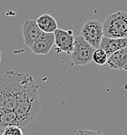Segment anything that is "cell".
<instances>
[{
	"label": "cell",
	"instance_id": "cell-1",
	"mask_svg": "<svg viewBox=\"0 0 127 135\" xmlns=\"http://www.w3.org/2000/svg\"><path fill=\"white\" fill-rule=\"evenodd\" d=\"M31 75L8 70L0 75V110L14 111L20 94L31 80Z\"/></svg>",
	"mask_w": 127,
	"mask_h": 135
},
{
	"label": "cell",
	"instance_id": "cell-2",
	"mask_svg": "<svg viewBox=\"0 0 127 135\" xmlns=\"http://www.w3.org/2000/svg\"><path fill=\"white\" fill-rule=\"evenodd\" d=\"M41 110L38 85L35 80H31L20 94L15 107V113L24 128L37 118Z\"/></svg>",
	"mask_w": 127,
	"mask_h": 135
},
{
	"label": "cell",
	"instance_id": "cell-3",
	"mask_svg": "<svg viewBox=\"0 0 127 135\" xmlns=\"http://www.w3.org/2000/svg\"><path fill=\"white\" fill-rule=\"evenodd\" d=\"M103 34L109 38H127V12L109 15L103 23Z\"/></svg>",
	"mask_w": 127,
	"mask_h": 135
},
{
	"label": "cell",
	"instance_id": "cell-4",
	"mask_svg": "<svg viewBox=\"0 0 127 135\" xmlns=\"http://www.w3.org/2000/svg\"><path fill=\"white\" fill-rule=\"evenodd\" d=\"M95 48L84 39L81 35L74 36V48L71 55V63L73 65H87L93 61Z\"/></svg>",
	"mask_w": 127,
	"mask_h": 135
},
{
	"label": "cell",
	"instance_id": "cell-5",
	"mask_svg": "<svg viewBox=\"0 0 127 135\" xmlns=\"http://www.w3.org/2000/svg\"><path fill=\"white\" fill-rule=\"evenodd\" d=\"M80 35L95 49L99 48L100 43L104 36L103 24L96 19H89L81 28Z\"/></svg>",
	"mask_w": 127,
	"mask_h": 135
},
{
	"label": "cell",
	"instance_id": "cell-6",
	"mask_svg": "<svg viewBox=\"0 0 127 135\" xmlns=\"http://www.w3.org/2000/svg\"><path fill=\"white\" fill-rule=\"evenodd\" d=\"M55 45L57 53L71 54L74 48V36L72 30H64L57 28L54 32Z\"/></svg>",
	"mask_w": 127,
	"mask_h": 135
},
{
	"label": "cell",
	"instance_id": "cell-7",
	"mask_svg": "<svg viewBox=\"0 0 127 135\" xmlns=\"http://www.w3.org/2000/svg\"><path fill=\"white\" fill-rule=\"evenodd\" d=\"M22 34L25 45L30 48L33 44L43 36L44 32L38 27L35 20L26 19L22 25Z\"/></svg>",
	"mask_w": 127,
	"mask_h": 135
},
{
	"label": "cell",
	"instance_id": "cell-8",
	"mask_svg": "<svg viewBox=\"0 0 127 135\" xmlns=\"http://www.w3.org/2000/svg\"><path fill=\"white\" fill-rule=\"evenodd\" d=\"M55 44L54 33H44L30 47L31 51L37 55H46Z\"/></svg>",
	"mask_w": 127,
	"mask_h": 135
},
{
	"label": "cell",
	"instance_id": "cell-9",
	"mask_svg": "<svg viewBox=\"0 0 127 135\" xmlns=\"http://www.w3.org/2000/svg\"><path fill=\"white\" fill-rule=\"evenodd\" d=\"M124 47H127V38H109L105 36H103L99 45V48L103 49L107 55Z\"/></svg>",
	"mask_w": 127,
	"mask_h": 135
},
{
	"label": "cell",
	"instance_id": "cell-10",
	"mask_svg": "<svg viewBox=\"0 0 127 135\" xmlns=\"http://www.w3.org/2000/svg\"><path fill=\"white\" fill-rule=\"evenodd\" d=\"M108 66L114 70H124L127 66V47L122 48L108 55Z\"/></svg>",
	"mask_w": 127,
	"mask_h": 135
},
{
	"label": "cell",
	"instance_id": "cell-11",
	"mask_svg": "<svg viewBox=\"0 0 127 135\" xmlns=\"http://www.w3.org/2000/svg\"><path fill=\"white\" fill-rule=\"evenodd\" d=\"M35 21L38 27L44 33H54L58 28L57 20L49 14L42 15Z\"/></svg>",
	"mask_w": 127,
	"mask_h": 135
},
{
	"label": "cell",
	"instance_id": "cell-12",
	"mask_svg": "<svg viewBox=\"0 0 127 135\" xmlns=\"http://www.w3.org/2000/svg\"><path fill=\"white\" fill-rule=\"evenodd\" d=\"M10 125H17L21 127L20 121L15 111L0 110V131Z\"/></svg>",
	"mask_w": 127,
	"mask_h": 135
},
{
	"label": "cell",
	"instance_id": "cell-13",
	"mask_svg": "<svg viewBox=\"0 0 127 135\" xmlns=\"http://www.w3.org/2000/svg\"><path fill=\"white\" fill-rule=\"evenodd\" d=\"M107 54L101 48L95 49L93 54V61L97 65H104L107 63Z\"/></svg>",
	"mask_w": 127,
	"mask_h": 135
},
{
	"label": "cell",
	"instance_id": "cell-14",
	"mask_svg": "<svg viewBox=\"0 0 127 135\" xmlns=\"http://www.w3.org/2000/svg\"><path fill=\"white\" fill-rule=\"evenodd\" d=\"M0 135H27L24 133L22 128L17 125H10L0 131Z\"/></svg>",
	"mask_w": 127,
	"mask_h": 135
},
{
	"label": "cell",
	"instance_id": "cell-15",
	"mask_svg": "<svg viewBox=\"0 0 127 135\" xmlns=\"http://www.w3.org/2000/svg\"><path fill=\"white\" fill-rule=\"evenodd\" d=\"M76 135H105L102 133L100 131H92L87 129H81L76 132Z\"/></svg>",
	"mask_w": 127,
	"mask_h": 135
},
{
	"label": "cell",
	"instance_id": "cell-16",
	"mask_svg": "<svg viewBox=\"0 0 127 135\" xmlns=\"http://www.w3.org/2000/svg\"><path fill=\"white\" fill-rule=\"evenodd\" d=\"M1 55H2V54H1V51H0V64H1Z\"/></svg>",
	"mask_w": 127,
	"mask_h": 135
},
{
	"label": "cell",
	"instance_id": "cell-17",
	"mask_svg": "<svg viewBox=\"0 0 127 135\" xmlns=\"http://www.w3.org/2000/svg\"><path fill=\"white\" fill-rule=\"evenodd\" d=\"M124 71H125V72H127V66H126L125 68H124Z\"/></svg>",
	"mask_w": 127,
	"mask_h": 135
}]
</instances>
